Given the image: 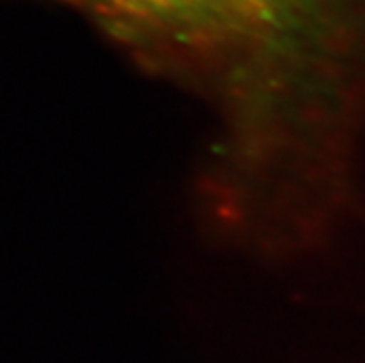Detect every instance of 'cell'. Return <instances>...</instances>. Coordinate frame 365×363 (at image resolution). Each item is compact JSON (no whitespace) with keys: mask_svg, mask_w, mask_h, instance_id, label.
I'll return each mask as SVG.
<instances>
[{"mask_svg":"<svg viewBox=\"0 0 365 363\" xmlns=\"http://www.w3.org/2000/svg\"><path fill=\"white\" fill-rule=\"evenodd\" d=\"M234 51L217 106L250 130L301 133L365 106V15L351 0H228Z\"/></svg>","mask_w":365,"mask_h":363,"instance_id":"cell-1","label":"cell"},{"mask_svg":"<svg viewBox=\"0 0 365 363\" xmlns=\"http://www.w3.org/2000/svg\"><path fill=\"white\" fill-rule=\"evenodd\" d=\"M150 73L215 101L234 51L228 0H83Z\"/></svg>","mask_w":365,"mask_h":363,"instance_id":"cell-2","label":"cell"}]
</instances>
